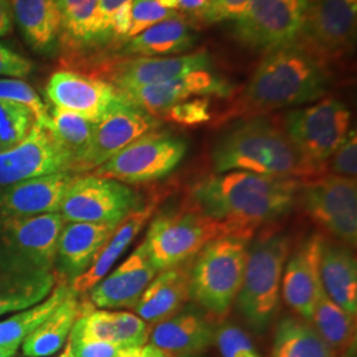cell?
<instances>
[{
    "label": "cell",
    "instance_id": "obj_1",
    "mask_svg": "<svg viewBox=\"0 0 357 357\" xmlns=\"http://www.w3.org/2000/svg\"><path fill=\"white\" fill-rule=\"evenodd\" d=\"M301 183L299 178L230 171L196 183L188 205L218 222L225 236L248 241L259 227L291 211Z\"/></svg>",
    "mask_w": 357,
    "mask_h": 357
},
{
    "label": "cell",
    "instance_id": "obj_2",
    "mask_svg": "<svg viewBox=\"0 0 357 357\" xmlns=\"http://www.w3.org/2000/svg\"><path fill=\"white\" fill-rule=\"evenodd\" d=\"M330 86L326 63L298 41L271 50L257 66L241 96L221 122L264 116L284 107L320 100Z\"/></svg>",
    "mask_w": 357,
    "mask_h": 357
},
{
    "label": "cell",
    "instance_id": "obj_3",
    "mask_svg": "<svg viewBox=\"0 0 357 357\" xmlns=\"http://www.w3.org/2000/svg\"><path fill=\"white\" fill-rule=\"evenodd\" d=\"M212 163L216 174L243 171L299 180L320 174L287 138L283 128L265 116L243 119L217 142Z\"/></svg>",
    "mask_w": 357,
    "mask_h": 357
},
{
    "label": "cell",
    "instance_id": "obj_4",
    "mask_svg": "<svg viewBox=\"0 0 357 357\" xmlns=\"http://www.w3.org/2000/svg\"><path fill=\"white\" fill-rule=\"evenodd\" d=\"M60 48L69 61L93 60L128 38L132 0H56Z\"/></svg>",
    "mask_w": 357,
    "mask_h": 357
},
{
    "label": "cell",
    "instance_id": "obj_5",
    "mask_svg": "<svg viewBox=\"0 0 357 357\" xmlns=\"http://www.w3.org/2000/svg\"><path fill=\"white\" fill-rule=\"evenodd\" d=\"M290 253V240L284 234H268L246 249L243 286L237 307L255 332H264L277 315L282 275Z\"/></svg>",
    "mask_w": 357,
    "mask_h": 357
},
{
    "label": "cell",
    "instance_id": "obj_6",
    "mask_svg": "<svg viewBox=\"0 0 357 357\" xmlns=\"http://www.w3.org/2000/svg\"><path fill=\"white\" fill-rule=\"evenodd\" d=\"M246 241L220 237L200 250L191 268L190 296L213 317L228 314L243 286Z\"/></svg>",
    "mask_w": 357,
    "mask_h": 357
},
{
    "label": "cell",
    "instance_id": "obj_7",
    "mask_svg": "<svg viewBox=\"0 0 357 357\" xmlns=\"http://www.w3.org/2000/svg\"><path fill=\"white\" fill-rule=\"evenodd\" d=\"M225 237L222 227L191 205L159 215L143 240L147 255L159 271L190 262L206 243Z\"/></svg>",
    "mask_w": 357,
    "mask_h": 357
},
{
    "label": "cell",
    "instance_id": "obj_8",
    "mask_svg": "<svg viewBox=\"0 0 357 357\" xmlns=\"http://www.w3.org/2000/svg\"><path fill=\"white\" fill-rule=\"evenodd\" d=\"M282 128L306 162L323 175L328 159L351 130V112L342 101L326 98L289 112Z\"/></svg>",
    "mask_w": 357,
    "mask_h": 357
},
{
    "label": "cell",
    "instance_id": "obj_9",
    "mask_svg": "<svg viewBox=\"0 0 357 357\" xmlns=\"http://www.w3.org/2000/svg\"><path fill=\"white\" fill-rule=\"evenodd\" d=\"M64 225L61 213L0 217V268L52 271Z\"/></svg>",
    "mask_w": 357,
    "mask_h": 357
},
{
    "label": "cell",
    "instance_id": "obj_10",
    "mask_svg": "<svg viewBox=\"0 0 357 357\" xmlns=\"http://www.w3.org/2000/svg\"><path fill=\"white\" fill-rule=\"evenodd\" d=\"M187 142L166 131H151L115 153L93 175L126 184H143L165 178L183 160Z\"/></svg>",
    "mask_w": 357,
    "mask_h": 357
},
{
    "label": "cell",
    "instance_id": "obj_11",
    "mask_svg": "<svg viewBox=\"0 0 357 357\" xmlns=\"http://www.w3.org/2000/svg\"><path fill=\"white\" fill-rule=\"evenodd\" d=\"M298 200L320 229L342 243L356 245V178L323 174L302 180Z\"/></svg>",
    "mask_w": 357,
    "mask_h": 357
},
{
    "label": "cell",
    "instance_id": "obj_12",
    "mask_svg": "<svg viewBox=\"0 0 357 357\" xmlns=\"http://www.w3.org/2000/svg\"><path fill=\"white\" fill-rule=\"evenodd\" d=\"M141 206V195L114 178L77 175L65 193L60 213L69 222L118 225Z\"/></svg>",
    "mask_w": 357,
    "mask_h": 357
},
{
    "label": "cell",
    "instance_id": "obj_13",
    "mask_svg": "<svg viewBox=\"0 0 357 357\" xmlns=\"http://www.w3.org/2000/svg\"><path fill=\"white\" fill-rule=\"evenodd\" d=\"M357 0H308L296 41L320 60L339 59L356 43Z\"/></svg>",
    "mask_w": 357,
    "mask_h": 357
},
{
    "label": "cell",
    "instance_id": "obj_14",
    "mask_svg": "<svg viewBox=\"0 0 357 357\" xmlns=\"http://www.w3.org/2000/svg\"><path fill=\"white\" fill-rule=\"evenodd\" d=\"M308 0H255L234 20L233 33L243 45L271 51L296 41Z\"/></svg>",
    "mask_w": 357,
    "mask_h": 357
},
{
    "label": "cell",
    "instance_id": "obj_15",
    "mask_svg": "<svg viewBox=\"0 0 357 357\" xmlns=\"http://www.w3.org/2000/svg\"><path fill=\"white\" fill-rule=\"evenodd\" d=\"M160 126L162 121L158 116L130 102L122 94V98L94 123L89 147L78 162L75 174L93 172L130 143Z\"/></svg>",
    "mask_w": 357,
    "mask_h": 357
},
{
    "label": "cell",
    "instance_id": "obj_16",
    "mask_svg": "<svg viewBox=\"0 0 357 357\" xmlns=\"http://www.w3.org/2000/svg\"><path fill=\"white\" fill-rule=\"evenodd\" d=\"M70 172V160L50 128L35 122L26 139L0 153V190L28 178Z\"/></svg>",
    "mask_w": 357,
    "mask_h": 357
},
{
    "label": "cell",
    "instance_id": "obj_17",
    "mask_svg": "<svg viewBox=\"0 0 357 357\" xmlns=\"http://www.w3.org/2000/svg\"><path fill=\"white\" fill-rule=\"evenodd\" d=\"M213 61L206 51L171 57H134L107 63L97 78L107 81L119 91L163 84L196 70H212Z\"/></svg>",
    "mask_w": 357,
    "mask_h": 357
},
{
    "label": "cell",
    "instance_id": "obj_18",
    "mask_svg": "<svg viewBox=\"0 0 357 357\" xmlns=\"http://www.w3.org/2000/svg\"><path fill=\"white\" fill-rule=\"evenodd\" d=\"M45 93L53 106L82 115L94 123L122 98V93L107 81L72 70L54 72Z\"/></svg>",
    "mask_w": 357,
    "mask_h": 357
},
{
    "label": "cell",
    "instance_id": "obj_19",
    "mask_svg": "<svg viewBox=\"0 0 357 357\" xmlns=\"http://www.w3.org/2000/svg\"><path fill=\"white\" fill-rule=\"evenodd\" d=\"M121 93L130 102L159 118L171 106L191 100L196 96L229 97L233 93V86L224 77L213 70H196L163 84L142 86Z\"/></svg>",
    "mask_w": 357,
    "mask_h": 357
},
{
    "label": "cell",
    "instance_id": "obj_20",
    "mask_svg": "<svg viewBox=\"0 0 357 357\" xmlns=\"http://www.w3.org/2000/svg\"><path fill=\"white\" fill-rule=\"evenodd\" d=\"M324 238L320 234L308 237L284 265L282 291L286 305L302 319L310 321L323 293L320 259Z\"/></svg>",
    "mask_w": 357,
    "mask_h": 357
},
{
    "label": "cell",
    "instance_id": "obj_21",
    "mask_svg": "<svg viewBox=\"0 0 357 357\" xmlns=\"http://www.w3.org/2000/svg\"><path fill=\"white\" fill-rule=\"evenodd\" d=\"M76 176L72 172H57L1 188L0 217L60 213L65 193Z\"/></svg>",
    "mask_w": 357,
    "mask_h": 357
},
{
    "label": "cell",
    "instance_id": "obj_22",
    "mask_svg": "<svg viewBox=\"0 0 357 357\" xmlns=\"http://www.w3.org/2000/svg\"><path fill=\"white\" fill-rule=\"evenodd\" d=\"M156 274L142 243L121 266L90 290V302L100 308H134Z\"/></svg>",
    "mask_w": 357,
    "mask_h": 357
},
{
    "label": "cell",
    "instance_id": "obj_23",
    "mask_svg": "<svg viewBox=\"0 0 357 357\" xmlns=\"http://www.w3.org/2000/svg\"><path fill=\"white\" fill-rule=\"evenodd\" d=\"M190 262L159 271L132 308L135 314L150 324H158L176 315L187 303L191 284Z\"/></svg>",
    "mask_w": 357,
    "mask_h": 357
},
{
    "label": "cell",
    "instance_id": "obj_24",
    "mask_svg": "<svg viewBox=\"0 0 357 357\" xmlns=\"http://www.w3.org/2000/svg\"><path fill=\"white\" fill-rule=\"evenodd\" d=\"M215 331L202 312L187 310L155 324L149 340L174 356H192L215 343Z\"/></svg>",
    "mask_w": 357,
    "mask_h": 357
},
{
    "label": "cell",
    "instance_id": "obj_25",
    "mask_svg": "<svg viewBox=\"0 0 357 357\" xmlns=\"http://www.w3.org/2000/svg\"><path fill=\"white\" fill-rule=\"evenodd\" d=\"M150 326L138 315L130 312H110L89 306L76 320L70 335L75 337H88L134 348L147 344L150 339Z\"/></svg>",
    "mask_w": 357,
    "mask_h": 357
},
{
    "label": "cell",
    "instance_id": "obj_26",
    "mask_svg": "<svg viewBox=\"0 0 357 357\" xmlns=\"http://www.w3.org/2000/svg\"><path fill=\"white\" fill-rule=\"evenodd\" d=\"M156 206L158 200H153L149 204L135 209L116 225L113 234L98 252L90 268L72 281L70 289L75 293H88L98 282L102 281L110 268L119 259V257L128 250V246L137 238L143 227L150 221L156 211Z\"/></svg>",
    "mask_w": 357,
    "mask_h": 357
},
{
    "label": "cell",
    "instance_id": "obj_27",
    "mask_svg": "<svg viewBox=\"0 0 357 357\" xmlns=\"http://www.w3.org/2000/svg\"><path fill=\"white\" fill-rule=\"evenodd\" d=\"M115 228L116 225L91 222H69L64 225L56 257L64 274L63 277L73 281L84 274Z\"/></svg>",
    "mask_w": 357,
    "mask_h": 357
},
{
    "label": "cell",
    "instance_id": "obj_28",
    "mask_svg": "<svg viewBox=\"0 0 357 357\" xmlns=\"http://www.w3.org/2000/svg\"><path fill=\"white\" fill-rule=\"evenodd\" d=\"M13 20L33 51L53 54L60 48L61 17L56 0H11Z\"/></svg>",
    "mask_w": 357,
    "mask_h": 357
},
{
    "label": "cell",
    "instance_id": "obj_29",
    "mask_svg": "<svg viewBox=\"0 0 357 357\" xmlns=\"http://www.w3.org/2000/svg\"><path fill=\"white\" fill-rule=\"evenodd\" d=\"M193 45L195 35L191 26L178 15L128 38L118 50V56L171 57L172 54L190 51Z\"/></svg>",
    "mask_w": 357,
    "mask_h": 357
},
{
    "label": "cell",
    "instance_id": "obj_30",
    "mask_svg": "<svg viewBox=\"0 0 357 357\" xmlns=\"http://www.w3.org/2000/svg\"><path fill=\"white\" fill-rule=\"evenodd\" d=\"M323 291L351 315L357 314V264L352 252L324 240L320 259Z\"/></svg>",
    "mask_w": 357,
    "mask_h": 357
},
{
    "label": "cell",
    "instance_id": "obj_31",
    "mask_svg": "<svg viewBox=\"0 0 357 357\" xmlns=\"http://www.w3.org/2000/svg\"><path fill=\"white\" fill-rule=\"evenodd\" d=\"M59 282L52 271L0 268V315L35 306L52 293Z\"/></svg>",
    "mask_w": 357,
    "mask_h": 357
},
{
    "label": "cell",
    "instance_id": "obj_32",
    "mask_svg": "<svg viewBox=\"0 0 357 357\" xmlns=\"http://www.w3.org/2000/svg\"><path fill=\"white\" fill-rule=\"evenodd\" d=\"M85 308L86 305H81L77 294L72 290L64 302L24 339V355L44 357L57 352L64 345L68 335H70L76 320Z\"/></svg>",
    "mask_w": 357,
    "mask_h": 357
},
{
    "label": "cell",
    "instance_id": "obj_33",
    "mask_svg": "<svg viewBox=\"0 0 357 357\" xmlns=\"http://www.w3.org/2000/svg\"><path fill=\"white\" fill-rule=\"evenodd\" d=\"M271 357H340L321 339L310 321L284 317L277 324Z\"/></svg>",
    "mask_w": 357,
    "mask_h": 357
},
{
    "label": "cell",
    "instance_id": "obj_34",
    "mask_svg": "<svg viewBox=\"0 0 357 357\" xmlns=\"http://www.w3.org/2000/svg\"><path fill=\"white\" fill-rule=\"evenodd\" d=\"M311 326L320 337L342 357L356 347V317L347 312L324 294L314 308Z\"/></svg>",
    "mask_w": 357,
    "mask_h": 357
},
{
    "label": "cell",
    "instance_id": "obj_35",
    "mask_svg": "<svg viewBox=\"0 0 357 357\" xmlns=\"http://www.w3.org/2000/svg\"><path fill=\"white\" fill-rule=\"evenodd\" d=\"M50 119L45 125L70 160V172L75 174L78 162L89 147L94 122L82 115L52 106Z\"/></svg>",
    "mask_w": 357,
    "mask_h": 357
},
{
    "label": "cell",
    "instance_id": "obj_36",
    "mask_svg": "<svg viewBox=\"0 0 357 357\" xmlns=\"http://www.w3.org/2000/svg\"><path fill=\"white\" fill-rule=\"evenodd\" d=\"M70 293V286L61 280L56 283L47 301L40 302L10 319L0 321V347H19L31 332L38 328L64 302Z\"/></svg>",
    "mask_w": 357,
    "mask_h": 357
},
{
    "label": "cell",
    "instance_id": "obj_37",
    "mask_svg": "<svg viewBox=\"0 0 357 357\" xmlns=\"http://www.w3.org/2000/svg\"><path fill=\"white\" fill-rule=\"evenodd\" d=\"M33 123L35 118L26 107L0 101V153L24 141Z\"/></svg>",
    "mask_w": 357,
    "mask_h": 357
},
{
    "label": "cell",
    "instance_id": "obj_38",
    "mask_svg": "<svg viewBox=\"0 0 357 357\" xmlns=\"http://www.w3.org/2000/svg\"><path fill=\"white\" fill-rule=\"evenodd\" d=\"M0 101L24 106L33 115L35 122L44 126L48 123V107L43 103L38 93L20 78L0 79Z\"/></svg>",
    "mask_w": 357,
    "mask_h": 357
},
{
    "label": "cell",
    "instance_id": "obj_39",
    "mask_svg": "<svg viewBox=\"0 0 357 357\" xmlns=\"http://www.w3.org/2000/svg\"><path fill=\"white\" fill-rule=\"evenodd\" d=\"M215 343L222 357H262L257 352L252 339L231 323H225L217 328Z\"/></svg>",
    "mask_w": 357,
    "mask_h": 357
},
{
    "label": "cell",
    "instance_id": "obj_40",
    "mask_svg": "<svg viewBox=\"0 0 357 357\" xmlns=\"http://www.w3.org/2000/svg\"><path fill=\"white\" fill-rule=\"evenodd\" d=\"M178 11L167 10L159 0H132L131 3V28L128 38L166 19L178 16Z\"/></svg>",
    "mask_w": 357,
    "mask_h": 357
},
{
    "label": "cell",
    "instance_id": "obj_41",
    "mask_svg": "<svg viewBox=\"0 0 357 357\" xmlns=\"http://www.w3.org/2000/svg\"><path fill=\"white\" fill-rule=\"evenodd\" d=\"M162 116L168 121L184 126L202 125L211 119L209 100L208 98H193L176 103L166 110Z\"/></svg>",
    "mask_w": 357,
    "mask_h": 357
},
{
    "label": "cell",
    "instance_id": "obj_42",
    "mask_svg": "<svg viewBox=\"0 0 357 357\" xmlns=\"http://www.w3.org/2000/svg\"><path fill=\"white\" fill-rule=\"evenodd\" d=\"M330 162L331 175L342 178H356L357 175V134L356 130H349L343 143L332 153Z\"/></svg>",
    "mask_w": 357,
    "mask_h": 357
},
{
    "label": "cell",
    "instance_id": "obj_43",
    "mask_svg": "<svg viewBox=\"0 0 357 357\" xmlns=\"http://www.w3.org/2000/svg\"><path fill=\"white\" fill-rule=\"evenodd\" d=\"M255 0H212L203 13L197 16L205 24L234 22L241 16Z\"/></svg>",
    "mask_w": 357,
    "mask_h": 357
},
{
    "label": "cell",
    "instance_id": "obj_44",
    "mask_svg": "<svg viewBox=\"0 0 357 357\" xmlns=\"http://www.w3.org/2000/svg\"><path fill=\"white\" fill-rule=\"evenodd\" d=\"M75 357H119L123 348L121 345L88 339V337H75L69 336Z\"/></svg>",
    "mask_w": 357,
    "mask_h": 357
},
{
    "label": "cell",
    "instance_id": "obj_45",
    "mask_svg": "<svg viewBox=\"0 0 357 357\" xmlns=\"http://www.w3.org/2000/svg\"><path fill=\"white\" fill-rule=\"evenodd\" d=\"M33 70V64L29 59L0 44V76L11 78H24Z\"/></svg>",
    "mask_w": 357,
    "mask_h": 357
},
{
    "label": "cell",
    "instance_id": "obj_46",
    "mask_svg": "<svg viewBox=\"0 0 357 357\" xmlns=\"http://www.w3.org/2000/svg\"><path fill=\"white\" fill-rule=\"evenodd\" d=\"M119 357H176L166 351L158 348L153 344L134 347V348H123Z\"/></svg>",
    "mask_w": 357,
    "mask_h": 357
},
{
    "label": "cell",
    "instance_id": "obj_47",
    "mask_svg": "<svg viewBox=\"0 0 357 357\" xmlns=\"http://www.w3.org/2000/svg\"><path fill=\"white\" fill-rule=\"evenodd\" d=\"M13 26V1L0 0V38L7 36Z\"/></svg>",
    "mask_w": 357,
    "mask_h": 357
},
{
    "label": "cell",
    "instance_id": "obj_48",
    "mask_svg": "<svg viewBox=\"0 0 357 357\" xmlns=\"http://www.w3.org/2000/svg\"><path fill=\"white\" fill-rule=\"evenodd\" d=\"M209 0H178V11L183 13H195L199 16L205 11L208 7Z\"/></svg>",
    "mask_w": 357,
    "mask_h": 357
},
{
    "label": "cell",
    "instance_id": "obj_49",
    "mask_svg": "<svg viewBox=\"0 0 357 357\" xmlns=\"http://www.w3.org/2000/svg\"><path fill=\"white\" fill-rule=\"evenodd\" d=\"M17 351L16 345H10V347H0V357H13L15 356Z\"/></svg>",
    "mask_w": 357,
    "mask_h": 357
},
{
    "label": "cell",
    "instance_id": "obj_50",
    "mask_svg": "<svg viewBox=\"0 0 357 357\" xmlns=\"http://www.w3.org/2000/svg\"><path fill=\"white\" fill-rule=\"evenodd\" d=\"M59 357H75V352H73V347H72V342L70 339L68 340L66 347H65L64 352Z\"/></svg>",
    "mask_w": 357,
    "mask_h": 357
},
{
    "label": "cell",
    "instance_id": "obj_51",
    "mask_svg": "<svg viewBox=\"0 0 357 357\" xmlns=\"http://www.w3.org/2000/svg\"><path fill=\"white\" fill-rule=\"evenodd\" d=\"M342 357H355V349H351L349 352H347V354Z\"/></svg>",
    "mask_w": 357,
    "mask_h": 357
},
{
    "label": "cell",
    "instance_id": "obj_52",
    "mask_svg": "<svg viewBox=\"0 0 357 357\" xmlns=\"http://www.w3.org/2000/svg\"><path fill=\"white\" fill-rule=\"evenodd\" d=\"M183 357H193V356H183Z\"/></svg>",
    "mask_w": 357,
    "mask_h": 357
},
{
    "label": "cell",
    "instance_id": "obj_53",
    "mask_svg": "<svg viewBox=\"0 0 357 357\" xmlns=\"http://www.w3.org/2000/svg\"><path fill=\"white\" fill-rule=\"evenodd\" d=\"M209 1H212V0H209Z\"/></svg>",
    "mask_w": 357,
    "mask_h": 357
}]
</instances>
